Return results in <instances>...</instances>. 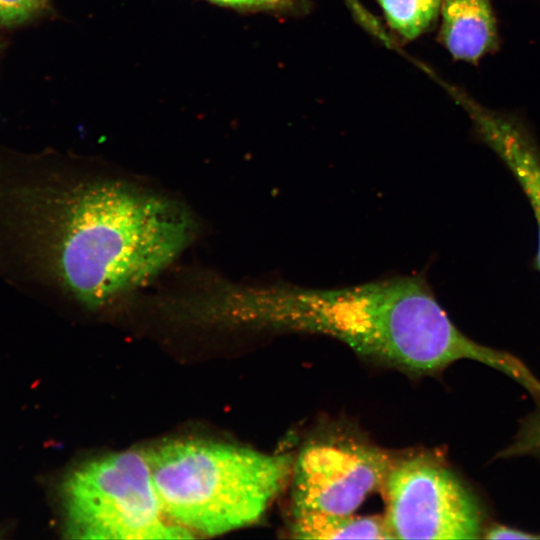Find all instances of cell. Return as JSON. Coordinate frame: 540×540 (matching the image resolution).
I'll return each instance as SVG.
<instances>
[{
  "label": "cell",
  "mask_w": 540,
  "mask_h": 540,
  "mask_svg": "<svg viewBox=\"0 0 540 540\" xmlns=\"http://www.w3.org/2000/svg\"><path fill=\"white\" fill-rule=\"evenodd\" d=\"M390 26L407 39L427 30L441 10L442 0H378Z\"/></svg>",
  "instance_id": "cell-10"
},
{
  "label": "cell",
  "mask_w": 540,
  "mask_h": 540,
  "mask_svg": "<svg viewBox=\"0 0 540 540\" xmlns=\"http://www.w3.org/2000/svg\"><path fill=\"white\" fill-rule=\"evenodd\" d=\"M394 461L381 449L351 442L306 445L292 467V516L350 515L382 488Z\"/></svg>",
  "instance_id": "cell-6"
},
{
  "label": "cell",
  "mask_w": 540,
  "mask_h": 540,
  "mask_svg": "<svg viewBox=\"0 0 540 540\" xmlns=\"http://www.w3.org/2000/svg\"><path fill=\"white\" fill-rule=\"evenodd\" d=\"M71 539H180L193 535L164 514L148 457L122 451L87 462L62 489Z\"/></svg>",
  "instance_id": "cell-4"
},
{
  "label": "cell",
  "mask_w": 540,
  "mask_h": 540,
  "mask_svg": "<svg viewBox=\"0 0 540 540\" xmlns=\"http://www.w3.org/2000/svg\"><path fill=\"white\" fill-rule=\"evenodd\" d=\"M440 36L459 60L475 62L498 46V33L490 0H442Z\"/></svg>",
  "instance_id": "cell-8"
},
{
  "label": "cell",
  "mask_w": 540,
  "mask_h": 540,
  "mask_svg": "<svg viewBox=\"0 0 540 540\" xmlns=\"http://www.w3.org/2000/svg\"><path fill=\"white\" fill-rule=\"evenodd\" d=\"M484 537L487 539H539L540 535L502 525H495L486 531Z\"/></svg>",
  "instance_id": "cell-13"
},
{
  "label": "cell",
  "mask_w": 540,
  "mask_h": 540,
  "mask_svg": "<svg viewBox=\"0 0 540 540\" xmlns=\"http://www.w3.org/2000/svg\"><path fill=\"white\" fill-rule=\"evenodd\" d=\"M290 532L298 539H393L384 517L353 514L292 516Z\"/></svg>",
  "instance_id": "cell-9"
},
{
  "label": "cell",
  "mask_w": 540,
  "mask_h": 540,
  "mask_svg": "<svg viewBox=\"0 0 540 540\" xmlns=\"http://www.w3.org/2000/svg\"><path fill=\"white\" fill-rule=\"evenodd\" d=\"M204 312L211 324L322 334L400 371L428 375L470 359L512 375L514 355L481 345L450 320L420 276L320 289L287 283L242 284L214 278Z\"/></svg>",
  "instance_id": "cell-2"
},
{
  "label": "cell",
  "mask_w": 540,
  "mask_h": 540,
  "mask_svg": "<svg viewBox=\"0 0 540 540\" xmlns=\"http://www.w3.org/2000/svg\"><path fill=\"white\" fill-rule=\"evenodd\" d=\"M52 0H0V26L14 28L39 18L51 9Z\"/></svg>",
  "instance_id": "cell-11"
},
{
  "label": "cell",
  "mask_w": 540,
  "mask_h": 540,
  "mask_svg": "<svg viewBox=\"0 0 540 540\" xmlns=\"http://www.w3.org/2000/svg\"><path fill=\"white\" fill-rule=\"evenodd\" d=\"M165 516L189 532L215 536L256 523L292 473L290 453L181 440L148 456Z\"/></svg>",
  "instance_id": "cell-3"
},
{
  "label": "cell",
  "mask_w": 540,
  "mask_h": 540,
  "mask_svg": "<svg viewBox=\"0 0 540 540\" xmlns=\"http://www.w3.org/2000/svg\"><path fill=\"white\" fill-rule=\"evenodd\" d=\"M196 232L193 213L160 190L0 145V277L19 292L103 308L147 286Z\"/></svg>",
  "instance_id": "cell-1"
},
{
  "label": "cell",
  "mask_w": 540,
  "mask_h": 540,
  "mask_svg": "<svg viewBox=\"0 0 540 540\" xmlns=\"http://www.w3.org/2000/svg\"><path fill=\"white\" fill-rule=\"evenodd\" d=\"M219 7L238 11L285 10L294 6L295 0H203Z\"/></svg>",
  "instance_id": "cell-12"
},
{
  "label": "cell",
  "mask_w": 540,
  "mask_h": 540,
  "mask_svg": "<svg viewBox=\"0 0 540 540\" xmlns=\"http://www.w3.org/2000/svg\"><path fill=\"white\" fill-rule=\"evenodd\" d=\"M393 539H475L481 514L470 491L437 459L394 461L383 486Z\"/></svg>",
  "instance_id": "cell-5"
},
{
  "label": "cell",
  "mask_w": 540,
  "mask_h": 540,
  "mask_svg": "<svg viewBox=\"0 0 540 540\" xmlns=\"http://www.w3.org/2000/svg\"><path fill=\"white\" fill-rule=\"evenodd\" d=\"M479 137L508 167L533 209L538 226L537 265L540 270V148L516 118L475 104L469 111Z\"/></svg>",
  "instance_id": "cell-7"
}]
</instances>
